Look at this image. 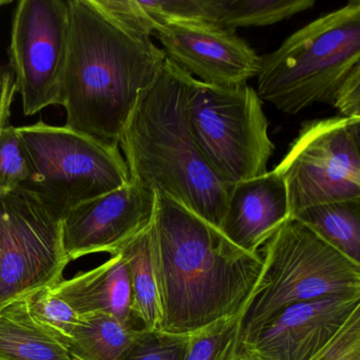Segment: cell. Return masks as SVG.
<instances>
[{"label":"cell","instance_id":"cell-1","mask_svg":"<svg viewBox=\"0 0 360 360\" xmlns=\"http://www.w3.org/2000/svg\"><path fill=\"white\" fill-rule=\"evenodd\" d=\"M149 241L161 332L188 335L243 313L260 275V254L238 248L220 229L160 191Z\"/></svg>","mask_w":360,"mask_h":360},{"label":"cell","instance_id":"cell-2","mask_svg":"<svg viewBox=\"0 0 360 360\" xmlns=\"http://www.w3.org/2000/svg\"><path fill=\"white\" fill-rule=\"evenodd\" d=\"M69 39L60 104L66 127L119 146L139 96L165 63L149 37L127 30L94 0H68Z\"/></svg>","mask_w":360,"mask_h":360},{"label":"cell","instance_id":"cell-3","mask_svg":"<svg viewBox=\"0 0 360 360\" xmlns=\"http://www.w3.org/2000/svg\"><path fill=\"white\" fill-rule=\"evenodd\" d=\"M193 81L166 60L139 96L119 147L132 183L166 193L220 229L233 185L214 174L193 136L188 115Z\"/></svg>","mask_w":360,"mask_h":360},{"label":"cell","instance_id":"cell-4","mask_svg":"<svg viewBox=\"0 0 360 360\" xmlns=\"http://www.w3.org/2000/svg\"><path fill=\"white\" fill-rule=\"evenodd\" d=\"M360 69V1L352 0L288 37L261 56L259 98L288 115L315 104L332 106L347 77Z\"/></svg>","mask_w":360,"mask_h":360},{"label":"cell","instance_id":"cell-5","mask_svg":"<svg viewBox=\"0 0 360 360\" xmlns=\"http://www.w3.org/2000/svg\"><path fill=\"white\" fill-rule=\"evenodd\" d=\"M260 275L241 314L243 345L286 307L322 297L360 294V264L290 218L259 250Z\"/></svg>","mask_w":360,"mask_h":360},{"label":"cell","instance_id":"cell-6","mask_svg":"<svg viewBox=\"0 0 360 360\" xmlns=\"http://www.w3.org/2000/svg\"><path fill=\"white\" fill-rule=\"evenodd\" d=\"M16 129L35 174L34 181L22 188L34 193L60 218L75 206L130 183L119 146L43 122Z\"/></svg>","mask_w":360,"mask_h":360},{"label":"cell","instance_id":"cell-7","mask_svg":"<svg viewBox=\"0 0 360 360\" xmlns=\"http://www.w3.org/2000/svg\"><path fill=\"white\" fill-rule=\"evenodd\" d=\"M195 141L214 174L233 186L267 172L275 146L254 88H219L195 79L188 102Z\"/></svg>","mask_w":360,"mask_h":360},{"label":"cell","instance_id":"cell-8","mask_svg":"<svg viewBox=\"0 0 360 360\" xmlns=\"http://www.w3.org/2000/svg\"><path fill=\"white\" fill-rule=\"evenodd\" d=\"M274 170L285 182L292 217L319 204L360 201V120L305 122Z\"/></svg>","mask_w":360,"mask_h":360},{"label":"cell","instance_id":"cell-9","mask_svg":"<svg viewBox=\"0 0 360 360\" xmlns=\"http://www.w3.org/2000/svg\"><path fill=\"white\" fill-rule=\"evenodd\" d=\"M60 220L28 189L0 195V305L63 280Z\"/></svg>","mask_w":360,"mask_h":360},{"label":"cell","instance_id":"cell-10","mask_svg":"<svg viewBox=\"0 0 360 360\" xmlns=\"http://www.w3.org/2000/svg\"><path fill=\"white\" fill-rule=\"evenodd\" d=\"M68 39V1H18L12 22L10 63L25 115L60 104Z\"/></svg>","mask_w":360,"mask_h":360},{"label":"cell","instance_id":"cell-11","mask_svg":"<svg viewBox=\"0 0 360 360\" xmlns=\"http://www.w3.org/2000/svg\"><path fill=\"white\" fill-rule=\"evenodd\" d=\"M155 193L129 184L83 202L60 220L69 262L96 252L117 255L153 222Z\"/></svg>","mask_w":360,"mask_h":360},{"label":"cell","instance_id":"cell-12","mask_svg":"<svg viewBox=\"0 0 360 360\" xmlns=\"http://www.w3.org/2000/svg\"><path fill=\"white\" fill-rule=\"evenodd\" d=\"M166 60L205 85L235 88L258 75L261 56L233 31L168 25L155 33Z\"/></svg>","mask_w":360,"mask_h":360},{"label":"cell","instance_id":"cell-13","mask_svg":"<svg viewBox=\"0 0 360 360\" xmlns=\"http://www.w3.org/2000/svg\"><path fill=\"white\" fill-rule=\"evenodd\" d=\"M360 307V294L322 297L286 307L246 347L265 360H311Z\"/></svg>","mask_w":360,"mask_h":360},{"label":"cell","instance_id":"cell-14","mask_svg":"<svg viewBox=\"0 0 360 360\" xmlns=\"http://www.w3.org/2000/svg\"><path fill=\"white\" fill-rule=\"evenodd\" d=\"M290 218L285 182L273 169L231 187L220 231L241 250L259 254Z\"/></svg>","mask_w":360,"mask_h":360},{"label":"cell","instance_id":"cell-15","mask_svg":"<svg viewBox=\"0 0 360 360\" xmlns=\"http://www.w3.org/2000/svg\"><path fill=\"white\" fill-rule=\"evenodd\" d=\"M50 290L79 317L108 314L124 323L142 328L134 318L129 267L122 252L98 267L60 280Z\"/></svg>","mask_w":360,"mask_h":360},{"label":"cell","instance_id":"cell-16","mask_svg":"<svg viewBox=\"0 0 360 360\" xmlns=\"http://www.w3.org/2000/svg\"><path fill=\"white\" fill-rule=\"evenodd\" d=\"M31 295L0 305V360H71L66 345L33 317Z\"/></svg>","mask_w":360,"mask_h":360},{"label":"cell","instance_id":"cell-17","mask_svg":"<svg viewBox=\"0 0 360 360\" xmlns=\"http://www.w3.org/2000/svg\"><path fill=\"white\" fill-rule=\"evenodd\" d=\"M143 330L108 314L81 316L67 349L75 360H125Z\"/></svg>","mask_w":360,"mask_h":360},{"label":"cell","instance_id":"cell-18","mask_svg":"<svg viewBox=\"0 0 360 360\" xmlns=\"http://www.w3.org/2000/svg\"><path fill=\"white\" fill-rule=\"evenodd\" d=\"M292 218L360 264V201L319 204L300 210Z\"/></svg>","mask_w":360,"mask_h":360},{"label":"cell","instance_id":"cell-19","mask_svg":"<svg viewBox=\"0 0 360 360\" xmlns=\"http://www.w3.org/2000/svg\"><path fill=\"white\" fill-rule=\"evenodd\" d=\"M149 227L122 252L129 267L134 318L141 328L153 332L160 330L161 309L151 260Z\"/></svg>","mask_w":360,"mask_h":360},{"label":"cell","instance_id":"cell-20","mask_svg":"<svg viewBox=\"0 0 360 360\" xmlns=\"http://www.w3.org/2000/svg\"><path fill=\"white\" fill-rule=\"evenodd\" d=\"M315 0H219L218 28L265 27L311 9Z\"/></svg>","mask_w":360,"mask_h":360},{"label":"cell","instance_id":"cell-21","mask_svg":"<svg viewBox=\"0 0 360 360\" xmlns=\"http://www.w3.org/2000/svg\"><path fill=\"white\" fill-rule=\"evenodd\" d=\"M189 335L186 360H233L241 349V315L219 320Z\"/></svg>","mask_w":360,"mask_h":360},{"label":"cell","instance_id":"cell-22","mask_svg":"<svg viewBox=\"0 0 360 360\" xmlns=\"http://www.w3.org/2000/svg\"><path fill=\"white\" fill-rule=\"evenodd\" d=\"M139 3L155 32L160 27L168 25L218 28L219 0H139Z\"/></svg>","mask_w":360,"mask_h":360},{"label":"cell","instance_id":"cell-23","mask_svg":"<svg viewBox=\"0 0 360 360\" xmlns=\"http://www.w3.org/2000/svg\"><path fill=\"white\" fill-rule=\"evenodd\" d=\"M35 174L16 127L0 134V195L12 193L33 182Z\"/></svg>","mask_w":360,"mask_h":360},{"label":"cell","instance_id":"cell-24","mask_svg":"<svg viewBox=\"0 0 360 360\" xmlns=\"http://www.w3.org/2000/svg\"><path fill=\"white\" fill-rule=\"evenodd\" d=\"M29 303L31 313L39 326L68 347L79 322V316L72 307L54 295L50 288L31 295Z\"/></svg>","mask_w":360,"mask_h":360},{"label":"cell","instance_id":"cell-25","mask_svg":"<svg viewBox=\"0 0 360 360\" xmlns=\"http://www.w3.org/2000/svg\"><path fill=\"white\" fill-rule=\"evenodd\" d=\"M189 335L143 330L125 360H186Z\"/></svg>","mask_w":360,"mask_h":360},{"label":"cell","instance_id":"cell-26","mask_svg":"<svg viewBox=\"0 0 360 360\" xmlns=\"http://www.w3.org/2000/svg\"><path fill=\"white\" fill-rule=\"evenodd\" d=\"M311 360H360V307L349 316L333 340Z\"/></svg>","mask_w":360,"mask_h":360},{"label":"cell","instance_id":"cell-27","mask_svg":"<svg viewBox=\"0 0 360 360\" xmlns=\"http://www.w3.org/2000/svg\"><path fill=\"white\" fill-rule=\"evenodd\" d=\"M332 106L339 111L340 117L360 120V69L341 85Z\"/></svg>","mask_w":360,"mask_h":360},{"label":"cell","instance_id":"cell-28","mask_svg":"<svg viewBox=\"0 0 360 360\" xmlns=\"http://www.w3.org/2000/svg\"><path fill=\"white\" fill-rule=\"evenodd\" d=\"M16 88L14 77L9 72L0 75V134L7 127Z\"/></svg>","mask_w":360,"mask_h":360},{"label":"cell","instance_id":"cell-29","mask_svg":"<svg viewBox=\"0 0 360 360\" xmlns=\"http://www.w3.org/2000/svg\"><path fill=\"white\" fill-rule=\"evenodd\" d=\"M233 360H265L263 359L261 356H259L258 354L255 353L252 349L246 347V345H242L240 351L238 352L237 355L233 357Z\"/></svg>","mask_w":360,"mask_h":360},{"label":"cell","instance_id":"cell-30","mask_svg":"<svg viewBox=\"0 0 360 360\" xmlns=\"http://www.w3.org/2000/svg\"><path fill=\"white\" fill-rule=\"evenodd\" d=\"M11 3V0H0V8L4 7V6L9 5V4Z\"/></svg>","mask_w":360,"mask_h":360},{"label":"cell","instance_id":"cell-31","mask_svg":"<svg viewBox=\"0 0 360 360\" xmlns=\"http://www.w3.org/2000/svg\"><path fill=\"white\" fill-rule=\"evenodd\" d=\"M71 360H75V359H72V358H71Z\"/></svg>","mask_w":360,"mask_h":360}]
</instances>
